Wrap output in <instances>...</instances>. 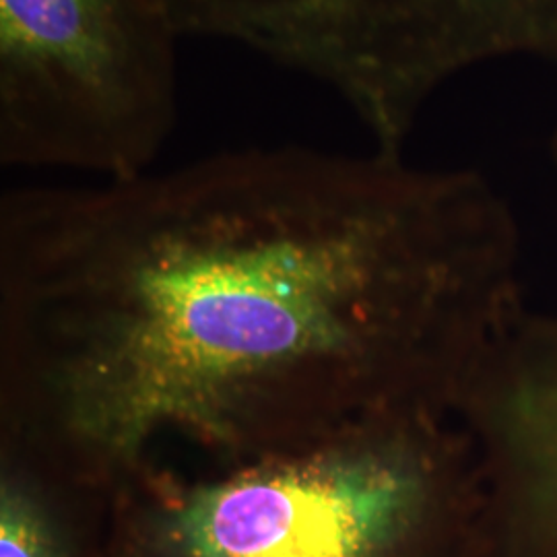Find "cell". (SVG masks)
Listing matches in <instances>:
<instances>
[{
    "label": "cell",
    "mask_w": 557,
    "mask_h": 557,
    "mask_svg": "<svg viewBox=\"0 0 557 557\" xmlns=\"http://www.w3.org/2000/svg\"><path fill=\"white\" fill-rule=\"evenodd\" d=\"M529 314L475 170L306 145L0 199V455L108 492L457 419Z\"/></svg>",
    "instance_id": "6da1fadb"
},
{
    "label": "cell",
    "mask_w": 557,
    "mask_h": 557,
    "mask_svg": "<svg viewBox=\"0 0 557 557\" xmlns=\"http://www.w3.org/2000/svg\"><path fill=\"white\" fill-rule=\"evenodd\" d=\"M458 423L481 473L479 557H557V314L524 317Z\"/></svg>",
    "instance_id": "5b68a950"
},
{
    "label": "cell",
    "mask_w": 557,
    "mask_h": 557,
    "mask_svg": "<svg viewBox=\"0 0 557 557\" xmlns=\"http://www.w3.org/2000/svg\"><path fill=\"white\" fill-rule=\"evenodd\" d=\"M184 40L223 41L326 87L382 153L462 73L557 66V0H165Z\"/></svg>",
    "instance_id": "3957f363"
},
{
    "label": "cell",
    "mask_w": 557,
    "mask_h": 557,
    "mask_svg": "<svg viewBox=\"0 0 557 557\" xmlns=\"http://www.w3.org/2000/svg\"><path fill=\"white\" fill-rule=\"evenodd\" d=\"M106 494L0 455V557H100Z\"/></svg>",
    "instance_id": "8992f818"
},
{
    "label": "cell",
    "mask_w": 557,
    "mask_h": 557,
    "mask_svg": "<svg viewBox=\"0 0 557 557\" xmlns=\"http://www.w3.org/2000/svg\"><path fill=\"white\" fill-rule=\"evenodd\" d=\"M552 151H554V158H556L557 161V128L556 133H554V140H552Z\"/></svg>",
    "instance_id": "52a82bcc"
},
{
    "label": "cell",
    "mask_w": 557,
    "mask_h": 557,
    "mask_svg": "<svg viewBox=\"0 0 557 557\" xmlns=\"http://www.w3.org/2000/svg\"><path fill=\"white\" fill-rule=\"evenodd\" d=\"M165 0H0V163L126 180L180 116Z\"/></svg>",
    "instance_id": "277c9868"
},
{
    "label": "cell",
    "mask_w": 557,
    "mask_h": 557,
    "mask_svg": "<svg viewBox=\"0 0 557 557\" xmlns=\"http://www.w3.org/2000/svg\"><path fill=\"white\" fill-rule=\"evenodd\" d=\"M457 419H384L296 453L147 465L106 492L100 557H479Z\"/></svg>",
    "instance_id": "7a4b0ae2"
}]
</instances>
